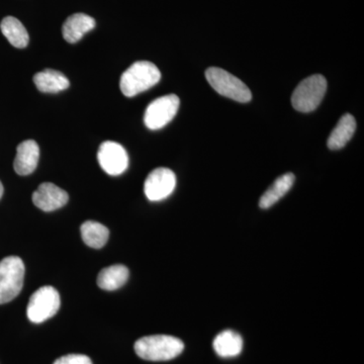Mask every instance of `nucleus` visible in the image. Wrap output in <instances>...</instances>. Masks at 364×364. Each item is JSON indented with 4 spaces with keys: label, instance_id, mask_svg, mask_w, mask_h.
Instances as JSON below:
<instances>
[{
    "label": "nucleus",
    "instance_id": "nucleus-16",
    "mask_svg": "<svg viewBox=\"0 0 364 364\" xmlns=\"http://www.w3.org/2000/svg\"><path fill=\"white\" fill-rule=\"evenodd\" d=\"M213 346L215 353L221 358H235L239 355L243 349V339L238 333L227 330L215 337Z\"/></svg>",
    "mask_w": 364,
    "mask_h": 364
},
{
    "label": "nucleus",
    "instance_id": "nucleus-14",
    "mask_svg": "<svg viewBox=\"0 0 364 364\" xmlns=\"http://www.w3.org/2000/svg\"><path fill=\"white\" fill-rule=\"evenodd\" d=\"M294 181L296 176L293 173H286L279 176L261 196L259 207L263 210H267L279 202V200H282L293 188Z\"/></svg>",
    "mask_w": 364,
    "mask_h": 364
},
{
    "label": "nucleus",
    "instance_id": "nucleus-10",
    "mask_svg": "<svg viewBox=\"0 0 364 364\" xmlns=\"http://www.w3.org/2000/svg\"><path fill=\"white\" fill-rule=\"evenodd\" d=\"M69 196L64 189L54 183L45 182L33 193V203L44 212H53L63 208L68 203Z\"/></svg>",
    "mask_w": 364,
    "mask_h": 364
},
{
    "label": "nucleus",
    "instance_id": "nucleus-7",
    "mask_svg": "<svg viewBox=\"0 0 364 364\" xmlns=\"http://www.w3.org/2000/svg\"><path fill=\"white\" fill-rule=\"evenodd\" d=\"M181 100L176 95H164L151 102L144 114V123L150 130H159L169 124L178 112Z\"/></svg>",
    "mask_w": 364,
    "mask_h": 364
},
{
    "label": "nucleus",
    "instance_id": "nucleus-13",
    "mask_svg": "<svg viewBox=\"0 0 364 364\" xmlns=\"http://www.w3.org/2000/svg\"><path fill=\"white\" fill-rule=\"evenodd\" d=\"M356 130L355 117L350 114H344L328 139L329 149L340 150L351 140Z\"/></svg>",
    "mask_w": 364,
    "mask_h": 364
},
{
    "label": "nucleus",
    "instance_id": "nucleus-18",
    "mask_svg": "<svg viewBox=\"0 0 364 364\" xmlns=\"http://www.w3.org/2000/svg\"><path fill=\"white\" fill-rule=\"evenodd\" d=\"M0 28H1L4 37L14 47L23 49L28 46V40H30L28 31L18 18H14V16H6L0 23Z\"/></svg>",
    "mask_w": 364,
    "mask_h": 364
},
{
    "label": "nucleus",
    "instance_id": "nucleus-12",
    "mask_svg": "<svg viewBox=\"0 0 364 364\" xmlns=\"http://www.w3.org/2000/svg\"><path fill=\"white\" fill-rule=\"evenodd\" d=\"M95 20L85 14H72L67 18L62 28V33L66 42L74 44L82 39L83 36L95 28Z\"/></svg>",
    "mask_w": 364,
    "mask_h": 364
},
{
    "label": "nucleus",
    "instance_id": "nucleus-11",
    "mask_svg": "<svg viewBox=\"0 0 364 364\" xmlns=\"http://www.w3.org/2000/svg\"><path fill=\"white\" fill-rule=\"evenodd\" d=\"M39 158L40 148L38 143L33 140L23 141L16 148L14 170L18 176H30L37 168Z\"/></svg>",
    "mask_w": 364,
    "mask_h": 364
},
{
    "label": "nucleus",
    "instance_id": "nucleus-19",
    "mask_svg": "<svg viewBox=\"0 0 364 364\" xmlns=\"http://www.w3.org/2000/svg\"><path fill=\"white\" fill-rule=\"evenodd\" d=\"M81 237L86 245L93 249L104 247L109 240V231L100 223L86 221L81 225Z\"/></svg>",
    "mask_w": 364,
    "mask_h": 364
},
{
    "label": "nucleus",
    "instance_id": "nucleus-2",
    "mask_svg": "<svg viewBox=\"0 0 364 364\" xmlns=\"http://www.w3.org/2000/svg\"><path fill=\"white\" fill-rule=\"evenodd\" d=\"M183 342L169 335H152L139 339L135 351L139 358L148 361H167L181 355Z\"/></svg>",
    "mask_w": 364,
    "mask_h": 364
},
{
    "label": "nucleus",
    "instance_id": "nucleus-3",
    "mask_svg": "<svg viewBox=\"0 0 364 364\" xmlns=\"http://www.w3.org/2000/svg\"><path fill=\"white\" fill-rule=\"evenodd\" d=\"M205 78L210 86L223 97L231 98L242 104L252 100V93L248 86L224 69L210 67L205 71Z\"/></svg>",
    "mask_w": 364,
    "mask_h": 364
},
{
    "label": "nucleus",
    "instance_id": "nucleus-21",
    "mask_svg": "<svg viewBox=\"0 0 364 364\" xmlns=\"http://www.w3.org/2000/svg\"><path fill=\"white\" fill-rule=\"evenodd\" d=\"M4 186H2L1 181H0V198H2V196H4Z\"/></svg>",
    "mask_w": 364,
    "mask_h": 364
},
{
    "label": "nucleus",
    "instance_id": "nucleus-17",
    "mask_svg": "<svg viewBox=\"0 0 364 364\" xmlns=\"http://www.w3.org/2000/svg\"><path fill=\"white\" fill-rule=\"evenodd\" d=\"M128 268L124 265H112L105 267L97 277V286L104 291H112L121 289L128 282Z\"/></svg>",
    "mask_w": 364,
    "mask_h": 364
},
{
    "label": "nucleus",
    "instance_id": "nucleus-4",
    "mask_svg": "<svg viewBox=\"0 0 364 364\" xmlns=\"http://www.w3.org/2000/svg\"><path fill=\"white\" fill-rule=\"evenodd\" d=\"M25 264L20 257L9 256L0 261V305L20 294L25 279Z\"/></svg>",
    "mask_w": 364,
    "mask_h": 364
},
{
    "label": "nucleus",
    "instance_id": "nucleus-15",
    "mask_svg": "<svg viewBox=\"0 0 364 364\" xmlns=\"http://www.w3.org/2000/svg\"><path fill=\"white\" fill-rule=\"evenodd\" d=\"M33 82L41 92L57 93L67 90L70 85L68 78L61 72L46 69L33 76Z\"/></svg>",
    "mask_w": 364,
    "mask_h": 364
},
{
    "label": "nucleus",
    "instance_id": "nucleus-5",
    "mask_svg": "<svg viewBox=\"0 0 364 364\" xmlns=\"http://www.w3.org/2000/svg\"><path fill=\"white\" fill-rule=\"evenodd\" d=\"M327 90V80L323 75L315 74L304 79L291 95L294 109L301 112H311L322 102Z\"/></svg>",
    "mask_w": 364,
    "mask_h": 364
},
{
    "label": "nucleus",
    "instance_id": "nucleus-6",
    "mask_svg": "<svg viewBox=\"0 0 364 364\" xmlns=\"http://www.w3.org/2000/svg\"><path fill=\"white\" fill-rule=\"evenodd\" d=\"M61 305L60 294L53 287L46 286L36 291L31 296L26 309L28 320L35 324L54 317Z\"/></svg>",
    "mask_w": 364,
    "mask_h": 364
},
{
    "label": "nucleus",
    "instance_id": "nucleus-9",
    "mask_svg": "<svg viewBox=\"0 0 364 364\" xmlns=\"http://www.w3.org/2000/svg\"><path fill=\"white\" fill-rule=\"evenodd\" d=\"M176 186V176L168 168H156L146 178L144 191L151 202H160L168 198Z\"/></svg>",
    "mask_w": 364,
    "mask_h": 364
},
{
    "label": "nucleus",
    "instance_id": "nucleus-1",
    "mask_svg": "<svg viewBox=\"0 0 364 364\" xmlns=\"http://www.w3.org/2000/svg\"><path fill=\"white\" fill-rule=\"evenodd\" d=\"M160 79L161 73L155 64L138 61L122 74L119 87L124 97H133L156 85Z\"/></svg>",
    "mask_w": 364,
    "mask_h": 364
},
{
    "label": "nucleus",
    "instance_id": "nucleus-8",
    "mask_svg": "<svg viewBox=\"0 0 364 364\" xmlns=\"http://www.w3.org/2000/svg\"><path fill=\"white\" fill-rule=\"evenodd\" d=\"M98 163L105 172L112 176H121L129 166V156L121 144L105 141L100 146Z\"/></svg>",
    "mask_w": 364,
    "mask_h": 364
},
{
    "label": "nucleus",
    "instance_id": "nucleus-20",
    "mask_svg": "<svg viewBox=\"0 0 364 364\" xmlns=\"http://www.w3.org/2000/svg\"><path fill=\"white\" fill-rule=\"evenodd\" d=\"M53 364H92V361L82 354H69L57 359Z\"/></svg>",
    "mask_w": 364,
    "mask_h": 364
}]
</instances>
